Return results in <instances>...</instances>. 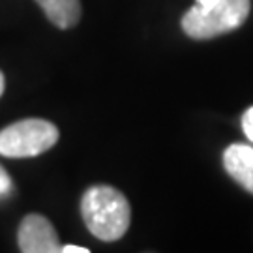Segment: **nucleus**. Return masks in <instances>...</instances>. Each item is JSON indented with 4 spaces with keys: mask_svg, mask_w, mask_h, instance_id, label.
<instances>
[{
    "mask_svg": "<svg viewBox=\"0 0 253 253\" xmlns=\"http://www.w3.org/2000/svg\"><path fill=\"white\" fill-rule=\"evenodd\" d=\"M81 214L86 229L101 242L120 240L131 221L126 195L107 184L90 186L83 193Z\"/></svg>",
    "mask_w": 253,
    "mask_h": 253,
    "instance_id": "f257e3e1",
    "label": "nucleus"
},
{
    "mask_svg": "<svg viewBox=\"0 0 253 253\" xmlns=\"http://www.w3.org/2000/svg\"><path fill=\"white\" fill-rule=\"evenodd\" d=\"M250 8V0H195L182 17V30L191 40L223 36L244 25Z\"/></svg>",
    "mask_w": 253,
    "mask_h": 253,
    "instance_id": "f03ea898",
    "label": "nucleus"
},
{
    "mask_svg": "<svg viewBox=\"0 0 253 253\" xmlns=\"http://www.w3.org/2000/svg\"><path fill=\"white\" fill-rule=\"evenodd\" d=\"M58 127L43 118H25L0 131V156L36 158L53 148L58 141Z\"/></svg>",
    "mask_w": 253,
    "mask_h": 253,
    "instance_id": "7ed1b4c3",
    "label": "nucleus"
},
{
    "mask_svg": "<svg viewBox=\"0 0 253 253\" xmlns=\"http://www.w3.org/2000/svg\"><path fill=\"white\" fill-rule=\"evenodd\" d=\"M17 244L23 253H56L62 246L53 223L42 214L23 217L17 231Z\"/></svg>",
    "mask_w": 253,
    "mask_h": 253,
    "instance_id": "20e7f679",
    "label": "nucleus"
},
{
    "mask_svg": "<svg viewBox=\"0 0 253 253\" xmlns=\"http://www.w3.org/2000/svg\"><path fill=\"white\" fill-rule=\"evenodd\" d=\"M227 174L253 195V148L248 145H231L223 152Z\"/></svg>",
    "mask_w": 253,
    "mask_h": 253,
    "instance_id": "39448f33",
    "label": "nucleus"
},
{
    "mask_svg": "<svg viewBox=\"0 0 253 253\" xmlns=\"http://www.w3.org/2000/svg\"><path fill=\"white\" fill-rule=\"evenodd\" d=\"M54 27L72 28L81 19V0H36Z\"/></svg>",
    "mask_w": 253,
    "mask_h": 253,
    "instance_id": "423d86ee",
    "label": "nucleus"
},
{
    "mask_svg": "<svg viewBox=\"0 0 253 253\" xmlns=\"http://www.w3.org/2000/svg\"><path fill=\"white\" fill-rule=\"evenodd\" d=\"M11 191H13V182H11V178H9L8 171L0 165V199L9 197Z\"/></svg>",
    "mask_w": 253,
    "mask_h": 253,
    "instance_id": "0eeeda50",
    "label": "nucleus"
},
{
    "mask_svg": "<svg viewBox=\"0 0 253 253\" xmlns=\"http://www.w3.org/2000/svg\"><path fill=\"white\" fill-rule=\"evenodd\" d=\"M242 129H244L246 137L253 143V107H250L242 117Z\"/></svg>",
    "mask_w": 253,
    "mask_h": 253,
    "instance_id": "6e6552de",
    "label": "nucleus"
},
{
    "mask_svg": "<svg viewBox=\"0 0 253 253\" xmlns=\"http://www.w3.org/2000/svg\"><path fill=\"white\" fill-rule=\"evenodd\" d=\"M60 253H88V250L75 244H66V246H60Z\"/></svg>",
    "mask_w": 253,
    "mask_h": 253,
    "instance_id": "1a4fd4ad",
    "label": "nucleus"
},
{
    "mask_svg": "<svg viewBox=\"0 0 253 253\" xmlns=\"http://www.w3.org/2000/svg\"><path fill=\"white\" fill-rule=\"evenodd\" d=\"M4 90H6V79H4V73L0 72V96L4 94Z\"/></svg>",
    "mask_w": 253,
    "mask_h": 253,
    "instance_id": "9d476101",
    "label": "nucleus"
}]
</instances>
